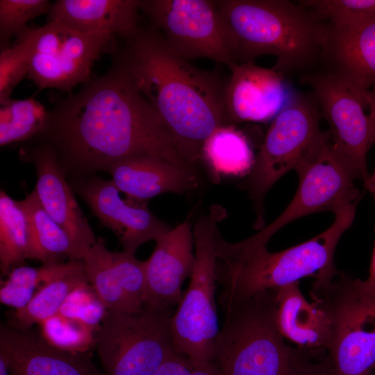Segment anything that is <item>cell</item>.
<instances>
[{
  "mask_svg": "<svg viewBox=\"0 0 375 375\" xmlns=\"http://www.w3.org/2000/svg\"><path fill=\"white\" fill-rule=\"evenodd\" d=\"M300 80L311 88L335 148L365 184L370 176L367 153L375 136V85L361 89L326 69L304 73Z\"/></svg>",
  "mask_w": 375,
  "mask_h": 375,
  "instance_id": "30bf717a",
  "label": "cell"
},
{
  "mask_svg": "<svg viewBox=\"0 0 375 375\" xmlns=\"http://www.w3.org/2000/svg\"><path fill=\"white\" fill-rule=\"evenodd\" d=\"M126 199L136 203L165 193L183 194L197 188V171L156 156H140L118 160L106 170Z\"/></svg>",
  "mask_w": 375,
  "mask_h": 375,
  "instance_id": "44dd1931",
  "label": "cell"
},
{
  "mask_svg": "<svg viewBox=\"0 0 375 375\" xmlns=\"http://www.w3.org/2000/svg\"><path fill=\"white\" fill-rule=\"evenodd\" d=\"M155 375H222L212 362L193 365L185 356L174 353L160 366Z\"/></svg>",
  "mask_w": 375,
  "mask_h": 375,
  "instance_id": "e575fe53",
  "label": "cell"
},
{
  "mask_svg": "<svg viewBox=\"0 0 375 375\" xmlns=\"http://www.w3.org/2000/svg\"><path fill=\"white\" fill-rule=\"evenodd\" d=\"M139 10L140 0H57L49 17L81 33L126 40L140 28Z\"/></svg>",
  "mask_w": 375,
  "mask_h": 375,
  "instance_id": "7402d4cb",
  "label": "cell"
},
{
  "mask_svg": "<svg viewBox=\"0 0 375 375\" xmlns=\"http://www.w3.org/2000/svg\"><path fill=\"white\" fill-rule=\"evenodd\" d=\"M226 209L212 205L193 226L194 263L190 281L171 319L174 350L194 365L212 361L219 332L216 289V233Z\"/></svg>",
  "mask_w": 375,
  "mask_h": 375,
  "instance_id": "8992f818",
  "label": "cell"
},
{
  "mask_svg": "<svg viewBox=\"0 0 375 375\" xmlns=\"http://www.w3.org/2000/svg\"><path fill=\"white\" fill-rule=\"evenodd\" d=\"M135 252H112L97 241L83 258L88 283L106 310L140 312L146 290L145 261Z\"/></svg>",
  "mask_w": 375,
  "mask_h": 375,
  "instance_id": "9a60e30c",
  "label": "cell"
},
{
  "mask_svg": "<svg viewBox=\"0 0 375 375\" xmlns=\"http://www.w3.org/2000/svg\"><path fill=\"white\" fill-rule=\"evenodd\" d=\"M43 265L42 286L26 306L17 310L10 324L16 327L28 328L56 315L74 290L88 283L83 259Z\"/></svg>",
  "mask_w": 375,
  "mask_h": 375,
  "instance_id": "cb8c5ba5",
  "label": "cell"
},
{
  "mask_svg": "<svg viewBox=\"0 0 375 375\" xmlns=\"http://www.w3.org/2000/svg\"><path fill=\"white\" fill-rule=\"evenodd\" d=\"M172 308L106 310L95 345L106 375H155L174 350Z\"/></svg>",
  "mask_w": 375,
  "mask_h": 375,
  "instance_id": "9c48e42d",
  "label": "cell"
},
{
  "mask_svg": "<svg viewBox=\"0 0 375 375\" xmlns=\"http://www.w3.org/2000/svg\"><path fill=\"white\" fill-rule=\"evenodd\" d=\"M237 63L276 58L282 76L309 69L321 59L327 24L285 0L215 1Z\"/></svg>",
  "mask_w": 375,
  "mask_h": 375,
  "instance_id": "277c9868",
  "label": "cell"
},
{
  "mask_svg": "<svg viewBox=\"0 0 375 375\" xmlns=\"http://www.w3.org/2000/svg\"><path fill=\"white\" fill-rule=\"evenodd\" d=\"M294 170L299 184L293 199L276 219L251 236L254 241L267 244L291 222L318 212L335 213L360 199L354 185L356 179H361L360 174L336 150L329 132L324 142Z\"/></svg>",
  "mask_w": 375,
  "mask_h": 375,
  "instance_id": "7c38bea8",
  "label": "cell"
},
{
  "mask_svg": "<svg viewBox=\"0 0 375 375\" xmlns=\"http://www.w3.org/2000/svg\"><path fill=\"white\" fill-rule=\"evenodd\" d=\"M321 60L326 70L355 86L364 90L374 87L375 15L327 24Z\"/></svg>",
  "mask_w": 375,
  "mask_h": 375,
  "instance_id": "ffe728a7",
  "label": "cell"
},
{
  "mask_svg": "<svg viewBox=\"0 0 375 375\" xmlns=\"http://www.w3.org/2000/svg\"><path fill=\"white\" fill-rule=\"evenodd\" d=\"M0 358L10 375H106L88 353L57 348L34 330L1 324Z\"/></svg>",
  "mask_w": 375,
  "mask_h": 375,
  "instance_id": "e0dca14e",
  "label": "cell"
},
{
  "mask_svg": "<svg viewBox=\"0 0 375 375\" xmlns=\"http://www.w3.org/2000/svg\"><path fill=\"white\" fill-rule=\"evenodd\" d=\"M0 375H10L8 369L2 358H0Z\"/></svg>",
  "mask_w": 375,
  "mask_h": 375,
  "instance_id": "74e56055",
  "label": "cell"
},
{
  "mask_svg": "<svg viewBox=\"0 0 375 375\" xmlns=\"http://www.w3.org/2000/svg\"><path fill=\"white\" fill-rule=\"evenodd\" d=\"M42 136L62 166L105 171L130 157L151 156L197 171L160 116L117 63L48 110Z\"/></svg>",
  "mask_w": 375,
  "mask_h": 375,
  "instance_id": "6da1fadb",
  "label": "cell"
},
{
  "mask_svg": "<svg viewBox=\"0 0 375 375\" xmlns=\"http://www.w3.org/2000/svg\"><path fill=\"white\" fill-rule=\"evenodd\" d=\"M364 185L375 197V169L372 175L369 176V181Z\"/></svg>",
  "mask_w": 375,
  "mask_h": 375,
  "instance_id": "8d00e7d4",
  "label": "cell"
},
{
  "mask_svg": "<svg viewBox=\"0 0 375 375\" xmlns=\"http://www.w3.org/2000/svg\"><path fill=\"white\" fill-rule=\"evenodd\" d=\"M374 143H375V136H374Z\"/></svg>",
  "mask_w": 375,
  "mask_h": 375,
  "instance_id": "ab89813d",
  "label": "cell"
},
{
  "mask_svg": "<svg viewBox=\"0 0 375 375\" xmlns=\"http://www.w3.org/2000/svg\"><path fill=\"white\" fill-rule=\"evenodd\" d=\"M320 118L312 95L297 94L273 119L250 172L239 185L253 201L255 229L265 226L264 200L269 190L326 140L328 131H320Z\"/></svg>",
  "mask_w": 375,
  "mask_h": 375,
  "instance_id": "ba28073f",
  "label": "cell"
},
{
  "mask_svg": "<svg viewBox=\"0 0 375 375\" xmlns=\"http://www.w3.org/2000/svg\"><path fill=\"white\" fill-rule=\"evenodd\" d=\"M45 274L44 265L40 268L19 266L12 269L0 289L1 303L17 310L26 306L33 297L36 287L42 283Z\"/></svg>",
  "mask_w": 375,
  "mask_h": 375,
  "instance_id": "4dcf8cb0",
  "label": "cell"
},
{
  "mask_svg": "<svg viewBox=\"0 0 375 375\" xmlns=\"http://www.w3.org/2000/svg\"><path fill=\"white\" fill-rule=\"evenodd\" d=\"M17 202L28 222V258L43 264L62 262L66 258L82 259L68 234L47 212L35 190Z\"/></svg>",
  "mask_w": 375,
  "mask_h": 375,
  "instance_id": "d4e9b609",
  "label": "cell"
},
{
  "mask_svg": "<svg viewBox=\"0 0 375 375\" xmlns=\"http://www.w3.org/2000/svg\"><path fill=\"white\" fill-rule=\"evenodd\" d=\"M312 302L328 318L327 350L333 375H372L375 371V288L340 272L328 281H314Z\"/></svg>",
  "mask_w": 375,
  "mask_h": 375,
  "instance_id": "52a82bcc",
  "label": "cell"
},
{
  "mask_svg": "<svg viewBox=\"0 0 375 375\" xmlns=\"http://www.w3.org/2000/svg\"><path fill=\"white\" fill-rule=\"evenodd\" d=\"M255 158L247 137L233 125L216 128L201 148V160L215 181L222 176L248 175Z\"/></svg>",
  "mask_w": 375,
  "mask_h": 375,
  "instance_id": "484cf974",
  "label": "cell"
},
{
  "mask_svg": "<svg viewBox=\"0 0 375 375\" xmlns=\"http://www.w3.org/2000/svg\"><path fill=\"white\" fill-rule=\"evenodd\" d=\"M140 10L179 56L235 63L215 1L140 0Z\"/></svg>",
  "mask_w": 375,
  "mask_h": 375,
  "instance_id": "4fadbf2b",
  "label": "cell"
},
{
  "mask_svg": "<svg viewBox=\"0 0 375 375\" xmlns=\"http://www.w3.org/2000/svg\"><path fill=\"white\" fill-rule=\"evenodd\" d=\"M41 335L50 344L71 352L88 353L95 343L94 331L81 321L58 312L40 324Z\"/></svg>",
  "mask_w": 375,
  "mask_h": 375,
  "instance_id": "f1b7e54d",
  "label": "cell"
},
{
  "mask_svg": "<svg viewBox=\"0 0 375 375\" xmlns=\"http://www.w3.org/2000/svg\"><path fill=\"white\" fill-rule=\"evenodd\" d=\"M278 290L219 301L224 322L214 343L212 362L222 375H286L297 348L276 324Z\"/></svg>",
  "mask_w": 375,
  "mask_h": 375,
  "instance_id": "5b68a950",
  "label": "cell"
},
{
  "mask_svg": "<svg viewBox=\"0 0 375 375\" xmlns=\"http://www.w3.org/2000/svg\"><path fill=\"white\" fill-rule=\"evenodd\" d=\"M228 68L224 90L228 125L274 119L288 101L283 76L253 62H235Z\"/></svg>",
  "mask_w": 375,
  "mask_h": 375,
  "instance_id": "ac0fdd59",
  "label": "cell"
},
{
  "mask_svg": "<svg viewBox=\"0 0 375 375\" xmlns=\"http://www.w3.org/2000/svg\"><path fill=\"white\" fill-rule=\"evenodd\" d=\"M364 283L367 286L375 288V242L372 253L369 276L364 281Z\"/></svg>",
  "mask_w": 375,
  "mask_h": 375,
  "instance_id": "d590c367",
  "label": "cell"
},
{
  "mask_svg": "<svg viewBox=\"0 0 375 375\" xmlns=\"http://www.w3.org/2000/svg\"><path fill=\"white\" fill-rule=\"evenodd\" d=\"M52 3L49 0H1L0 44L1 51L8 49L10 39L18 35L28 21L48 13Z\"/></svg>",
  "mask_w": 375,
  "mask_h": 375,
  "instance_id": "f546056e",
  "label": "cell"
},
{
  "mask_svg": "<svg viewBox=\"0 0 375 375\" xmlns=\"http://www.w3.org/2000/svg\"><path fill=\"white\" fill-rule=\"evenodd\" d=\"M47 121L48 110L34 98L0 100V145L41 135Z\"/></svg>",
  "mask_w": 375,
  "mask_h": 375,
  "instance_id": "4316f807",
  "label": "cell"
},
{
  "mask_svg": "<svg viewBox=\"0 0 375 375\" xmlns=\"http://www.w3.org/2000/svg\"><path fill=\"white\" fill-rule=\"evenodd\" d=\"M156 242L152 254L145 260L144 308H173L183 297V283L190 278L194 263L191 215Z\"/></svg>",
  "mask_w": 375,
  "mask_h": 375,
  "instance_id": "2e32d148",
  "label": "cell"
},
{
  "mask_svg": "<svg viewBox=\"0 0 375 375\" xmlns=\"http://www.w3.org/2000/svg\"><path fill=\"white\" fill-rule=\"evenodd\" d=\"M18 35L26 42L27 76L38 90L66 92L91 79L93 63L103 52L110 51L115 38L81 33L53 21L39 28L26 27Z\"/></svg>",
  "mask_w": 375,
  "mask_h": 375,
  "instance_id": "8fae6325",
  "label": "cell"
},
{
  "mask_svg": "<svg viewBox=\"0 0 375 375\" xmlns=\"http://www.w3.org/2000/svg\"><path fill=\"white\" fill-rule=\"evenodd\" d=\"M27 75V44L18 35L15 44L0 53V100L10 98L15 88Z\"/></svg>",
  "mask_w": 375,
  "mask_h": 375,
  "instance_id": "d6a6232c",
  "label": "cell"
},
{
  "mask_svg": "<svg viewBox=\"0 0 375 375\" xmlns=\"http://www.w3.org/2000/svg\"><path fill=\"white\" fill-rule=\"evenodd\" d=\"M357 201L335 212L333 223L318 235L278 252L249 238L237 242L216 233V276L222 291L219 301L278 290L312 276L328 281L337 276L334 253L342 234L355 217Z\"/></svg>",
  "mask_w": 375,
  "mask_h": 375,
  "instance_id": "3957f363",
  "label": "cell"
},
{
  "mask_svg": "<svg viewBox=\"0 0 375 375\" xmlns=\"http://www.w3.org/2000/svg\"><path fill=\"white\" fill-rule=\"evenodd\" d=\"M276 324L282 336L299 347L326 351L329 348V321L320 308L305 299L299 282L278 290Z\"/></svg>",
  "mask_w": 375,
  "mask_h": 375,
  "instance_id": "603a6c76",
  "label": "cell"
},
{
  "mask_svg": "<svg viewBox=\"0 0 375 375\" xmlns=\"http://www.w3.org/2000/svg\"><path fill=\"white\" fill-rule=\"evenodd\" d=\"M29 232L26 217L4 191L0 192V268L7 274L13 266L28 258Z\"/></svg>",
  "mask_w": 375,
  "mask_h": 375,
  "instance_id": "83f0119b",
  "label": "cell"
},
{
  "mask_svg": "<svg viewBox=\"0 0 375 375\" xmlns=\"http://www.w3.org/2000/svg\"><path fill=\"white\" fill-rule=\"evenodd\" d=\"M37 172L35 191L47 212L68 234L82 259L97 242L89 222L68 185L63 166L48 144L31 153Z\"/></svg>",
  "mask_w": 375,
  "mask_h": 375,
  "instance_id": "d6986e66",
  "label": "cell"
},
{
  "mask_svg": "<svg viewBox=\"0 0 375 375\" xmlns=\"http://www.w3.org/2000/svg\"><path fill=\"white\" fill-rule=\"evenodd\" d=\"M372 375H375V371L373 372Z\"/></svg>",
  "mask_w": 375,
  "mask_h": 375,
  "instance_id": "f35d334b",
  "label": "cell"
},
{
  "mask_svg": "<svg viewBox=\"0 0 375 375\" xmlns=\"http://www.w3.org/2000/svg\"><path fill=\"white\" fill-rule=\"evenodd\" d=\"M58 312L81 321L94 330L102 322L106 308L92 288L87 283L68 296Z\"/></svg>",
  "mask_w": 375,
  "mask_h": 375,
  "instance_id": "1f68e13d",
  "label": "cell"
},
{
  "mask_svg": "<svg viewBox=\"0 0 375 375\" xmlns=\"http://www.w3.org/2000/svg\"><path fill=\"white\" fill-rule=\"evenodd\" d=\"M115 46L113 62L128 74L172 135L183 157L192 166L201 160L206 139L228 125L226 83L177 55L154 26L139 28Z\"/></svg>",
  "mask_w": 375,
  "mask_h": 375,
  "instance_id": "7a4b0ae2",
  "label": "cell"
},
{
  "mask_svg": "<svg viewBox=\"0 0 375 375\" xmlns=\"http://www.w3.org/2000/svg\"><path fill=\"white\" fill-rule=\"evenodd\" d=\"M286 375H333L327 351L297 347L296 356Z\"/></svg>",
  "mask_w": 375,
  "mask_h": 375,
  "instance_id": "836d02e7",
  "label": "cell"
},
{
  "mask_svg": "<svg viewBox=\"0 0 375 375\" xmlns=\"http://www.w3.org/2000/svg\"><path fill=\"white\" fill-rule=\"evenodd\" d=\"M78 192L101 223L117 236L124 250L135 252L149 240H158L169 231L146 202L122 199L112 180L92 177L80 183Z\"/></svg>",
  "mask_w": 375,
  "mask_h": 375,
  "instance_id": "5bb4252c",
  "label": "cell"
}]
</instances>
